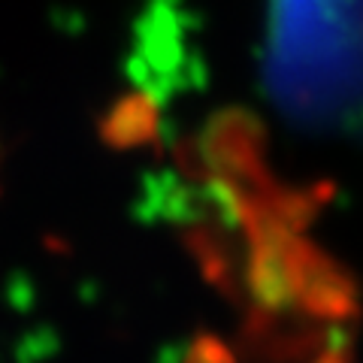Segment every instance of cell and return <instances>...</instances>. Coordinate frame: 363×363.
<instances>
[{"label": "cell", "mask_w": 363, "mask_h": 363, "mask_svg": "<svg viewBox=\"0 0 363 363\" xmlns=\"http://www.w3.org/2000/svg\"><path fill=\"white\" fill-rule=\"evenodd\" d=\"M269 82L300 116H339L363 97V0H272Z\"/></svg>", "instance_id": "1"}]
</instances>
